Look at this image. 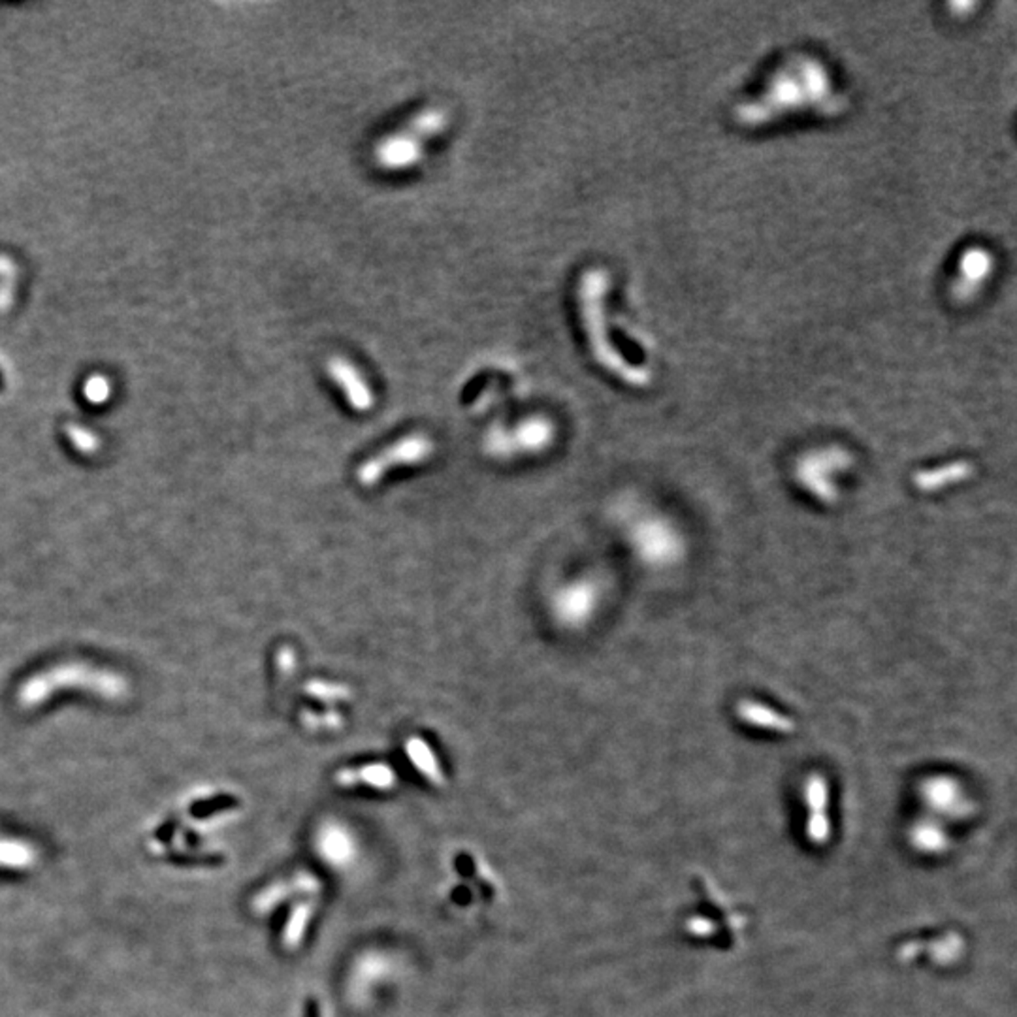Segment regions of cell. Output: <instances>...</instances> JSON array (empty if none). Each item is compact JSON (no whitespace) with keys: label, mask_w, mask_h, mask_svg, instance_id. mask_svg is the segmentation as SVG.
Returning <instances> with one entry per match:
<instances>
[{"label":"cell","mask_w":1017,"mask_h":1017,"mask_svg":"<svg viewBox=\"0 0 1017 1017\" xmlns=\"http://www.w3.org/2000/svg\"><path fill=\"white\" fill-rule=\"evenodd\" d=\"M848 98L834 85L829 68L812 55H794L771 74L760 93L735 106V123L760 129L797 113L839 117Z\"/></svg>","instance_id":"1"},{"label":"cell","mask_w":1017,"mask_h":1017,"mask_svg":"<svg viewBox=\"0 0 1017 1017\" xmlns=\"http://www.w3.org/2000/svg\"><path fill=\"white\" fill-rule=\"evenodd\" d=\"M609 273L605 268H588L576 285V306H579V318L588 341L591 358L606 373L614 375L633 388H646L652 383V373L645 366H637L631 360L618 351V347L611 340L609 326H606L605 300L609 293Z\"/></svg>","instance_id":"2"},{"label":"cell","mask_w":1017,"mask_h":1017,"mask_svg":"<svg viewBox=\"0 0 1017 1017\" xmlns=\"http://www.w3.org/2000/svg\"><path fill=\"white\" fill-rule=\"evenodd\" d=\"M449 127L443 108H424L409 123L377 142L373 160L385 172L411 170L424 159V147Z\"/></svg>","instance_id":"3"},{"label":"cell","mask_w":1017,"mask_h":1017,"mask_svg":"<svg viewBox=\"0 0 1017 1017\" xmlns=\"http://www.w3.org/2000/svg\"><path fill=\"white\" fill-rule=\"evenodd\" d=\"M66 686H80L95 692L97 695L110 697V700L125 695L127 692V682L119 675L72 663L55 667V669H50L48 673L30 678L20 690V701L25 707H33L48 700L55 690Z\"/></svg>","instance_id":"4"},{"label":"cell","mask_w":1017,"mask_h":1017,"mask_svg":"<svg viewBox=\"0 0 1017 1017\" xmlns=\"http://www.w3.org/2000/svg\"><path fill=\"white\" fill-rule=\"evenodd\" d=\"M556 442V424L544 415H531L511 428L496 426L482 437V450L492 460L511 462L537 457Z\"/></svg>","instance_id":"5"},{"label":"cell","mask_w":1017,"mask_h":1017,"mask_svg":"<svg viewBox=\"0 0 1017 1017\" xmlns=\"http://www.w3.org/2000/svg\"><path fill=\"white\" fill-rule=\"evenodd\" d=\"M434 452L435 443L428 434H407L398 442L373 454L368 460H364L355 473L356 482L362 489H373L394 469L428 462L434 457Z\"/></svg>","instance_id":"6"},{"label":"cell","mask_w":1017,"mask_h":1017,"mask_svg":"<svg viewBox=\"0 0 1017 1017\" xmlns=\"http://www.w3.org/2000/svg\"><path fill=\"white\" fill-rule=\"evenodd\" d=\"M601 586L591 576H583L561 584L551 599V613L564 630H581L598 611Z\"/></svg>","instance_id":"7"},{"label":"cell","mask_w":1017,"mask_h":1017,"mask_svg":"<svg viewBox=\"0 0 1017 1017\" xmlns=\"http://www.w3.org/2000/svg\"><path fill=\"white\" fill-rule=\"evenodd\" d=\"M313 848L321 861L333 871L351 869L360 856L356 833L338 818H326L318 824Z\"/></svg>","instance_id":"8"},{"label":"cell","mask_w":1017,"mask_h":1017,"mask_svg":"<svg viewBox=\"0 0 1017 1017\" xmlns=\"http://www.w3.org/2000/svg\"><path fill=\"white\" fill-rule=\"evenodd\" d=\"M995 271V256L982 246H970L955 264L953 278L950 281V294L955 303L973 301L988 283Z\"/></svg>","instance_id":"9"},{"label":"cell","mask_w":1017,"mask_h":1017,"mask_svg":"<svg viewBox=\"0 0 1017 1017\" xmlns=\"http://www.w3.org/2000/svg\"><path fill=\"white\" fill-rule=\"evenodd\" d=\"M849 464L848 454L839 449L816 450L799 462L797 477L801 484L819 502L831 504L839 496L837 487L829 475L837 472V467H846Z\"/></svg>","instance_id":"10"},{"label":"cell","mask_w":1017,"mask_h":1017,"mask_svg":"<svg viewBox=\"0 0 1017 1017\" xmlns=\"http://www.w3.org/2000/svg\"><path fill=\"white\" fill-rule=\"evenodd\" d=\"M326 373L355 413H370L375 407V394L372 387L351 360L340 355L330 356L326 360Z\"/></svg>","instance_id":"11"},{"label":"cell","mask_w":1017,"mask_h":1017,"mask_svg":"<svg viewBox=\"0 0 1017 1017\" xmlns=\"http://www.w3.org/2000/svg\"><path fill=\"white\" fill-rule=\"evenodd\" d=\"M804 804H807V822H804V834L810 844L825 846L831 839V818H829V782L819 772H812L804 782Z\"/></svg>","instance_id":"12"},{"label":"cell","mask_w":1017,"mask_h":1017,"mask_svg":"<svg viewBox=\"0 0 1017 1017\" xmlns=\"http://www.w3.org/2000/svg\"><path fill=\"white\" fill-rule=\"evenodd\" d=\"M323 891V884L313 872L301 871L286 880H276V882L262 888L253 899V910L256 914H268L273 908L286 903L288 899H300V897H318Z\"/></svg>","instance_id":"13"},{"label":"cell","mask_w":1017,"mask_h":1017,"mask_svg":"<svg viewBox=\"0 0 1017 1017\" xmlns=\"http://www.w3.org/2000/svg\"><path fill=\"white\" fill-rule=\"evenodd\" d=\"M637 554L650 564L669 561L680 551L675 531L661 520H645L631 531Z\"/></svg>","instance_id":"14"},{"label":"cell","mask_w":1017,"mask_h":1017,"mask_svg":"<svg viewBox=\"0 0 1017 1017\" xmlns=\"http://www.w3.org/2000/svg\"><path fill=\"white\" fill-rule=\"evenodd\" d=\"M394 968V961L387 953L366 951L353 963L348 974V995L355 1000H368V997L383 985Z\"/></svg>","instance_id":"15"},{"label":"cell","mask_w":1017,"mask_h":1017,"mask_svg":"<svg viewBox=\"0 0 1017 1017\" xmlns=\"http://www.w3.org/2000/svg\"><path fill=\"white\" fill-rule=\"evenodd\" d=\"M333 782L343 789L366 787L373 789V792H390L398 784V774L388 763L372 762L340 769L333 774Z\"/></svg>","instance_id":"16"},{"label":"cell","mask_w":1017,"mask_h":1017,"mask_svg":"<svg viewBox=\"0 0 1017 1017\" xmlns=\"http://www.w3.org/2000/svg\"><path fill=\"white\" fill-rule=\"evenodd\" d=\"M919 794L923 802L929 804L936 812H950V816H955V812H961V809H968L963 787L950 777L925 780L919 787Z\"/></svg>","instance_id":"17"},{"label":"cell","mask_w":1017,"mask_h":1017,"mask_svg":"<svg viewBox=\"0 0 1017 1017\" xmlns=\"http://www.w3.org/2000/svg\"><path fill=\"white\" fill-rule=\"evenodd\" d=\"M403 750H405L409 763L415 767V771L428 784H432L435 787H443L447 784V774L442 767V762H439L435 750L432 748V745L426 739L420 737V735L407 737Z\"/></svg>","instance_id":"18"},{"label":"cell","mask_w":1017,"mask_h":1017,"mask_svg":"<svg viewBox=\"0 0 1017 1017\" xmlns=\"http://www.w3.org/2000/svg\"><path fill=\"white\" fill-rule=\"evenodd\" d=\"M737 716L740 722H745L750 727H755V730L780 733V735L794 733L795 727H797L795 722L789 716L782 715V712L774 710L769 705L750 701V700L739 701Z\"/></svg>","instance_id":"19"},{"label":"cell","mask_w":1017,"mask_h":1017,"mask_svg":"<svg viewBox=\"0 0 1017 1017\" xmlns=\"http://www.w3.org/2000/svg\"><path fill=\"white\" fill-rule=\"evenodd\" d=\"M974 475V465L966 460L950 462L944 465H936L933 469H921L914 475V487L919 492L933 494L940 492L953 484H959Z\"/></svg>","instance_id":"20"},{"label":"cell","mask_w":1017,"mask_h":1017,"mask_svg":"<svg viewBox=\"0 0 1017 1017\" xmlns=\"http://www.w3.org/2000/svg\"><path fill=\"white\" fill-rule=\"evenodd\" d=\"M317 904L318 897H300L294 901L281 931V944L285 950L296 951L300 948L317 912Z\"/></svg>","instance_id":"21"},{"label":"cell","mask_w":1017,"mask_h":1017,"mask_svg":"<svg viewBox=\"0 0 1017 1017\" xmlns=\"http://www.w3.org/2000/svg\"><path fill=\"white\" fill-rule=\"evenodd\" d=\"M910 842L921 854L931 856L946 852L950 844L946 831L936 822H931V819H921V822L914 824L912 831H910Z\"/></svg>","instance_id":"22"},{"label":"cell","mask_w":1017,"mask_h":1017,"mask_svg":"<svg viewBox=\"0 0 1017 1017\" xmlns=\"http://www.w3.org/2000/svg\"><path fill=\"white\" fill-rule=\"evenodd\" d=\"M36 863V852L28 842L18 839H0V869L27 871Z\"/></svg>","instance_id":"23"},{"label":"cell","mask_w":1017,"mask_h":1017,"mask_svg":"<svg viewBox=\"0 0 1017 1017\" xmlns=\"http://www.w3.org/2000/svg\"><path fill=\"white\" fill-rule=\"evenodd\" d=\"M303 693L326 707H336L353 700V692L347 685L321 678H313L308 685H303Z\"/></svg>","instance_id":"24"},{"label":"cell","mask_w":1017,"mask_h":1017,"mask_svg":"<svg viewBox=\"0 0 1017 1017\" xmlns=\"http://www.w3.org/2000/svg\"><path fill=\"white\" fill-rule=\"evenodd\" d=\"M300 720L309 731H338L343 725V715L333 708H326L323 712L306 708L301 710Z\"/></svg>","instance_id":"25"},{"label":"cell","mask_w":1017,"mask_h":1017,"mask_svg":"<svg viewBox=\"0 0 1017 1017\" xmlns=\"http://www.w3.org/2000/svg\"><path fill=\"white\" fill-rule=\"evenodd\" d=\"M963 948H965L963 938H961L959 935L950 933V935L944 936V938H936L935 943L931 944L929 953H931V958H933L936 963L946 965V963H951V961H955V959H959V955L963 953Z\"/></svg>","instance_id":"26"},{"label":"cell","mask_w":1017,"mask_h":1017,"mask_svg":"<svg viewBox=\"0 0 1017 1017\" xmlns=\"http://www.w3.org/2000/svg\"><path fill=\"white\" fill-rule=\"evenodd\" d=\"M276 669L279 686L288 685L296 675V652L293 646H281L276 654Z\"/></svg>","instance_id":"27"},{"label":"cell","mask_w":1017,"mask_h":1017,"mask_svg":"<svg viewBox=\"0 0 1017 1017\" xmlns=\"http://www.w3.org/2000/svg\"><path fill=\"white\" fill-rule=\"evenodd\" d=\"M685 929L695 936V938H710L715 936L718 931V925L716 921H712L710 918L705 916H692L686 923H685Z\"/></svg>","instance_id":"28"},{"label":"cell","mask_w":1017,"mask_h":1017,"mask_svg":"<svg viewBox=\"0 0 1017 1017\" xmlns=\"http://www.w3.org/2000/svg\"><path fill=\"white\" fill-rule=\"evenodd\" d=\"M74 442L78 443V447L83 450H90L95 447V442L93 439H89L87 434H74Z\"/></svg>","instance_id":"29"},{"label":"cell","mask_w":1017,"mask_h":1017,"mask_svg":"<svg viewBox=\"0 0 1017 1017\" xmlns=\"http://www.w3.org/2000/svg\"><path fill=\"white\" fill-rule=\"evenodd\" d=\"M4 388V381H3V373H0V390Z\"/></svg>","instance_id":"30"}]
</instances>
